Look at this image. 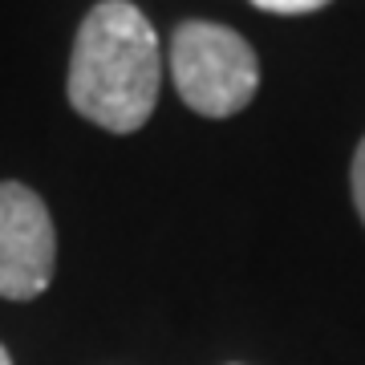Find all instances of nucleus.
Returning a JSON list of instances; mask_svg holds the SVG:
<instances>
[{
	"label": "nucleus",
	"instance_id": "3",
	"mask_svg": "<svg viewBox=\"0 0 365 365\" xmlns=\"http://www.w3.org/2000/svg\"><path fill=\"white\" fill-rule=\"evenodd\" d=\"M57 232L45 199L25 182H0V297L33 300L53 284Z\"/></svg>",
	"mask_w": 365,
	"mask_h": 365
},
{
	"label": "nucleus",
	"instance_id": "1",
	"mask_svg": "<svg viewBox=\"0 0 365 365\" xmlns=\"http://www.w3.org/2000/svg\"><path fill=\"white\" fill-rule=\"evenodd\" d=\"M158 90L163 49L146 13L130 0L93 4L69 53V106L110 134H134L150 122Z\"/></svg>",
	"mask_w": 365,
	"mask_h": 365
},
{
	"label": "nucleus",
	"instance_id": "6",
	"mask_svg": "<svg viewBox=\"0 0 365 365\" xmlns=\"http://www.w3.org/2000/svg\"><path fill=\"white\" fill-rule=\"evenodd\" d=\"M0 365H13V357H9V349L0 345Z\"/></svg>",
	"mask_w": 365,
	"mask_h": 365
},
{
	"label": "nucleus",
	"instance_id": "5",
	"mask_svg": "<svg viewBox=\"0 0 365 365\" xmlns=\"http://www.w3.org/2000/svg\"><path fill=\"white\" fill-rule=\"evenodd\" d=\"M256 9L264 13H280V16H300V13H317V9H325L329 0H252Z\"/></svg>",
	"mask_w": 365,
	"mask_h": 365
},
{
	"label": "nucleus",
	"instance_id": "2",
	"mask_svg": "<svg viewBox=\"0 0 365 365\" xmlns=\"http://www.w3.org/2000/svg\"><path fill=\"white\" fill-rule=\"evenodd\" d=\"M170 78L195 114L232 118L260 90V61L235 29L215 21H182L170 37Z\"/></svg>",
	"mask_w": 365,
	"mask_h": 365
},
{
	"label": "nucleus",
	"instance_id": "4",
	"mask_svg": "<svg viewBox=\"0 0 365 365\" xmlns=\"http://www.w3.org/2000/svg\"><path fill=\"white\" fill-rule=\"evenodd\" d=\"M349 187H353V207H357V215H361V223H365V138L357 143V150H353Z\"/></svg>",
	"mask_w": 365,
	"mask_h": 365
}]
</instances>
